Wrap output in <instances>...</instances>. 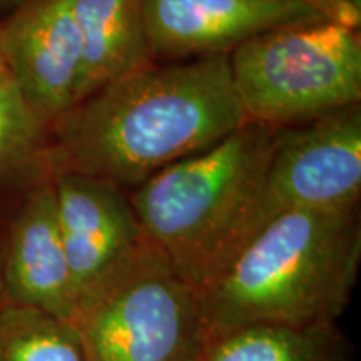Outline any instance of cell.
<instances>
[{
  "mask_svg": "<svg viewBox=\"0 0 361 361\" xmlns=\"http://www.w3.org/2000/svg\"><path fill=\"white\" fill-rule=\"evenodd\" d=\"M245 123L228 56L152 62L54 121L44 174L75 173L135 189Z\"/></svg>",
  "mask_w": 361,
  "mask_h": 361,
  "instance_id": "6da1fadb",
  "label": "cell"
},
{
  "mask_svg": "<svg viewBox=\"0 0 361 361\" xmlns=\"http://www.w3.org/2000/svg\"><path fill=\"white\" fill-rule=\"evenodd\" d=\"M360 261L358 207L278 213L197 293L204 340L251 326L338 324Z\"/></svg>",
  "mask_w": 361,
  "mask_h": 361,
  "instance_id": "7a4b0ae2",
  "label": "cell"
},
{
  "mask_svg": "<svg viewBox=\"0 0 361 361\" xmlns=\"http://www.w3.org/2000/svg\"><path fill=\"white\" fill-rule=\"evenodd\" d=\"M278 129L245 123L129 194L144 241L196 293L273 218L266 173Z\"/></svg>",
  "mask_w": 361,
  "mask_h": 361,
  "instance_id": "3957f363",
  "label": "cell"
},
{
  "mask_svg": "<svg viewBox=\"0 0 361 361\" xmlns=\"http://www.w3.org/2000/svg\"><path fill=\"white\" fill-rule=\"evenodd\" d=\"M228 57L246 123L290 128L361 102L360 30L338 22L268 30Z\"/></svg>",
  "mask_w": 361,
  "mask_h": 361,
  "instance_id": "277c9868",
  "label": "cell"
},
{
  "mask_svg": "<svg viewBox=\"0 0 361 361\" xmlns=\"http://www.w3.org/2000/svg\"><path fill=\"white\" fill-rule=\"evenodd\" d=\"M87 361H191L204 346L197 293L146 241L78 298Z\"/></svg>",
  "mask_w": 361,
  "mask_h": 361,
  "instance_id": "5b68a950",
  "label": "cell"
},
{
  "mask_svg": "<svg viewBox=\"0 0 361 361\" xmlns=\"http://www.w3.org/2000/svg\"><path fill=\"white\" fill-rule=\"evenodd\" d=\"M361 196V104L279 128L268 173L273 214L291 209L358 207Z\"/></svg>",
  "mask_w": 361,
  "mask_h": 361,
  "instance_id": "8992f818",
  "label": "cell"
},
{
  "mask_svg": "<svg viewBox=\"0 0 361 361\" xmlns=\"http://www.w3.org/2000/svg\"><path fill=\"white\" fill-rule=\"evenodd\" d=\"M75 0H22L2 25L12 82L45 124L78 102L82 40Z\"/></svg>",
  "mask_w": 361,
  "mask_h": 361,
  "instance_id": "52a82bcc",
  "label": "cell"
},
{
  "mask_svg": "<svg viewBox=\"0 0 361 361\" xmlns=\"http://www.w3.org/2000/svg\"><path fill=\"white\" fill-rule=\"evenodd\" d=\"M154 61L229 56L256 35L324 19L298 0H144Z\"/></svg>",
  "mask_w": 361,
  "mask_h": 361,
  "instance_id": "ba28073f",
  "label": "cell"
},
{
  "mask_svg": "<svg viewBox=\"0 0 361 361\" xmlns=\"http://www.w3.org/2000/svg\"><path fill=\"white\" fill-rule=\"evenodd\" d=\"M2 301L45 311L69 322L78 295L47 174L35 176L4 234Z\"/></svg>",
  "mask_w": 361,
  "mask_h": 361,
  "instance_id": "9c48e42d",
  "label": "cell"
},
{
  "mask_svg": "<svg viewBox=\"0 0 361 361\" xmlns=\"http://www.w3.org/2000/svg\"><path fill=\"white\" fill-rule=\"evenodd\" d=\"M47 176L79 298L142 245V233L124 189L75 173Z\"/></svg>",
  "mask_w": 361,
  "mask_h": 361,
  "instance_id": "30bf717a",
  "label": "cell"
},
{
  "mask_svg": "<svg viewBox=\"0 0 361 361\" xmlns=\"http://www.w3.org/2000/svg\"><path fill=\"white\" fill-rule=\"evenodd\" d=\"M74 11L82 40L78 102L156 62L147 40L144 0H75Z\"/></svg>",
  "mask_w": 361,
  "mask_h": 361,
  "instance_id": "8fae6325",
  "label": "cell"
},
{
  "mask_svg": "<svg viewBox=\"0 0 361 361\" xmlns=\"http://www.w3.org/2000/svg\"><path fill=\"white\" fill-rule=\"evenodd\" d=\"M197 361H350L338 324L251 326L209 338Z\"/></svg>",
  "mask_w": 361,
  "mask_h": 361,
  "instance_id": "7c38bea8",
  "label": "cell"
},
{
  "mask_svg": "<svg viewBox=\"0 0 361 361\" xmlns=\"http://www.w3.org/2000/svg\"><path fill=\"white\" fill-rule=\"evenodd\" d=\"M0 361H87L66 319L0 301Z\"/></svg>",
  "mask_w": 361,
  "mask_h": 361,
  "instance_id": "4fadbf2b",
  "label": "cell"
},
{
  "mask_svg": "<svg viewBox=\"0 0 361 361\" xmlns=\"http://www.w3.org/2000/svg\"><path fill=\"white\" fill-rule=\"evenodd\" d=\"M49 126L22 97L12 79L0 84V180L44 174Z\"/></svg>",
  "mask_w": 361,
  "mask_h": 361,
  "instance_id": "5bb4252c",
  "label": "cell"
},
{
  "mask_svg": "<svg viewBox=\"0 0 361 361\" xmlns=\"http://www.w3.org/2000/svg\"><path fill=\"white\" fill-rule=\"evenodd\" d=\"M313 7L324 19L360 30L361 0H298Z\"/></svg>",
  "mask_w": 361,
  "mask_h": 361,
  "instance_id": "9a60e30c",
  "label": "cell"
},
{
  "mask_svg": "<svg viewBox=\"0 0 361 361\" xmlns=\"http://www.w3.org/2000/svg\"><path fill=\"white\" fill-rule=\"evenodd\" d=\"M11 79V74H8L7 69V61L6 56H4V47H2V25H0V84H4L6 80Z\"/></svg>",
  "mask_w": 361,
  "mask_h": 361,
  "instance_id": "2e32d148",
  "label": "cell"
},
{
  "mask_svg": "<svg viewBox=\"0 0 361 361\" xmlns=\"http://www.w3.org/2000/svg\"><path fill=\"white\" fill-rule=\"evenodd\" d=\"M22 2V0H0V12H11L16 8L19 4Z\"/></svg>",
  "mask_w": 361,
  "mask_h": 361,
  "instance_id": "e0dca14e",
  "label": "cell"
},
{
  "mask_svg": "<svg viewBox=\"0 0 361 361\" xmlns=\"http://www.w3.org/2000/svg\"><path fill=\"white\" fill-rule=\"evenodd\" d=\"M2 246L4 236H0V301H2Z\"/></svg>",
  "mask_w": 361,
  "mask_h": 361,
  "instance_id": "ac0fdd59",
  "label": "cell"
},
{
  "mask_svg": "<svg viewBox=\"0 0 361 361\" xmlns=\"http://www.w3.org/2000/svg\"><path fill=\"white\" fill-rule=\"evenodd\" d=\"M191 361H197V356H196V358H194V360H191Z\"/></svg>",
  "mask_w": 361,
  "mask_h": 361,
  "instance_id": "d6986e66",
  "label": "cell"
}]
</instances>
